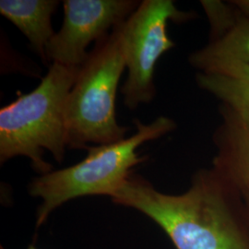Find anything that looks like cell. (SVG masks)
Segmentation results:
<instances>
[{
    "instance_id": "cell-1",
    "label": "cell",
    "mask_w": 249,
    "mask_h": 249,
    "mask_svg": "<svg viewBox=\"0 0 249 249\" xmlns=\"http://www.w3.org/2000/svg\"><path fill=\"white\" fill-rule=\"evenodd\" d=\"M149 217L176 249H249V212L213 166L198 170L187 191L164 194L133 172L111 197Z\"/></svg>"
},
{
    "instance_id": "cell-2",
    "label": "cell",
    "mask_w": 249,
    "mask_h": 249,
    "mask_svg": "<svg viewBox=\"0 0 249 249\" xmlns=\"http://www.w3.org/2000/svg\"><path fill=\"white\" fill-rule=\"evenodd\" d=\"M80 68L52 63L36 89L1 108V164L24 156L42 176L53 171V165L44 159L45 151L62 162L68 149L66 104Z\"/></svg>"
},
{
    "instance_id": "cell-3",
    "label": "cell",
    "mask_w": 249,
    "mask_h": 249,
    "mask_svg": "<svg viewBox=\"0 0 249 249\" xmlns=\"http://www.w3.org/2000/svg\"><path fill=\"white\" fill-rule=\"evenodd\" d=\"M134 124L137 131L132 136L117 142L89 146L87 156L80 162L31 181L29 194L42 200L36 213V228L41 227L54 210L74 198L112 197L133 172L134 166L147 160L146 156L140 155L138 149L177 128L175 120L164 116L149 124L134 119Z\"/></svg>"
},
{
    "instance_id": "cell-4",
    "label": "cell",
    "mask_w": 249,
    "mask_h": 249,
    "mask_svg": "<svg viewBox=\"0 0 249 249\" xmlns=\"http://www.w3.org/2000/svg\"><path fill=\"white\" fill-rule=\"evenodd\" d=\"M125 69L119 26L98 40L80 66L67 99V148L86 150L124 140L127 126L117 123L116 93Z\"/></svg>"
},
{
    "instance_id": "cell-5",
    "label": "cell",
    "mask_w": 249,
    "mask_h": 249,
    "mask_svg": "<svg viewBox=\"0 0 249 249\" xmlns=\"http://www.w3.org/2000/svg\"><path fill=\"white\" fill-rule=\"evenodd\" d=\"M191 16L171 0H144L119 25L127 69L121 92L128 109L135 110L154 99L155 66L163 53L176 46L168 36V21L185 22Z\"/></svg>"
},
{
    "instance_id": "cell-6",
    "label": "cell",
    "mask_w": 249,
    "mask_h": 249,
    "mask_svg": "<svg viewBox=\"0 0 249 249\" xmlns=\"http://www.w3.org/2000/svg\"><path fill=\"white\" fill-rule=\"evenodd\" d=\"M135 0H65L64 19L46 47L49 66L59 63L80 67L89 56L87 48L93 41L109 35L140 6Z\"/></svg>"
},
{
    "instance_id": "cell-7",
    "label": "cell",
    "mask_w": 249,
    "mask_h": 249,
    "mask_svg": "<svg viewBox=\"0 0 249 249\" xmlns=\"http://www.w3.org/2000/svg\"><path fill=\"white\" fill-rule=\"evenodd\" d=\"M210 24V38L204 47L191 53L189 64L200 73L223 64H249V12L234 1L202 0Z\"/></svg>"
},
{
    "instance_id": "cell-8",
    "label": "cell",
    "mask_w": 249,
    "mask_h": 249,
    "mask_svg": "<svg viewBox=\"0 0 249 249\" xmlns=\"http://www.w3.org/2000/svg\"><path fill=\"white\" fill-rule=\"evenodd\" d=\"M220 113L222 122L213 136V166L231 182L249 212V123L223 107Z\"/></svg>"
},
{
    "instance_id": "cell-9",
    "label": "cell",
    "mask_w": 249,
    "mask_h": 249,
    "mask_svg": "<svg viewBox=\"0 0 249 249\" xmlns=\"http://www.w3.org/2000/svg\"><path fill=\"white\" fill-rule=\"evenodd\" d=\"M59 1L54 0H1L0 13L26 37L32 49L45 65L49 63L46 47L54 36L52 15Z\"/></svg>"
},
{
    "instance_id": "cell-10",
    "label": "cell",
    "mask_w": 249,
    "mask_h": 249,
    "mask_svg": "<svg viewBox=\"0 0 249 249\" xmlns=\"http://www.w3.org/2000/svg\"><path fill=\"white\" fill-rule=\"evenodd\" d=\"M196 80L200 89L221 102V107L249 123V64H223L197 72Z\"/></svg>"
},
{
    "instance_id": "cell-11",
    "label": "cell",
    "mask_w": 249,
    "mask_h": 249,
    "mask_svg": "<svg viewBox=\"0 0 249 249\" xmlns=\"http://www.w3.org/2000/svg\"><path fill=\"white\" fill-rule=\"evenodd\" d=\"M234 3L237 4L242 9L249 12V0H234Z\"/></svg>"
},
{
    "instance_id": "cell-12",
    "label": "cell",
    "mask_w": 249,
    "mask_h": 249,
    "mask_svg": "<svg viewBox=\"0 0 249 249\" xmlns=\"http://www.w3.org/2000/svg\"><path fill=\"white\" fill-rule=\"evenodd\" d=\"M0 249H5L2 246L0 247ZM39 249L37 247H36V245L35 244H32V245H30L29 247H28V249Z\"/></svg>"
}]
</instances>
